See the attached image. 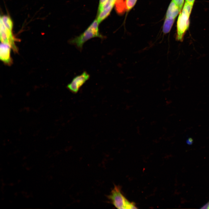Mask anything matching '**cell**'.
<instances>
[{
    "label": "cell",
    "mask_w": 209,
    "mask_h": 209,
    "mask_svg": "<svg viewBox=\"0 0 209 209\" xmlns=\"http://www.w3.org/2000/svg\"><path fill=\"white\" fill-rule=\"evenodd\" d=\"M193 5L186 2L179 14L177 22V40L182 42L184 36L189 26V17Z\"/></svg>",
    "instance_id": "6da1fadb"
},
{
    "label": "cell",
    "mask_w": 209,
    "mask_h": 209,
    "mask_svg": "<svg viewBox=\"0 0 209 209\" xmlns=\"http://www.w3.org/2000/svg\"><path fill=\"white\" fill-rule=\"evenodd\" d=\"M137 0H126L125 1L127 10L129 11L134 6Z\"/></svg>",
    "instance_id": "7c38bea8"
},
{
    "label": "cell",
    "mask_w": 209,
    "mask_h": 209,
    "mask_svg": "<svg viewBox=\"0 0 209 209\" xmlns=\"http://www.w3.org/2000/svg\"><path fill=\"white\" fill-rule=\"evenodd\" d=\"M99 24L97 20L95 19L83 33L71 40L70 43L81 49L84 44L89 40L96 37L102 38L103 37L99 32Z\"/></svg>",
    "instance_id": "7a4b0ae2"
},
{
    "label": "cell",
    "mask_w": 209,
    "mask_h": 209,
    "mask_svg": "<svg viewBox=\"0 0 209 209\" xmlns=\"http://www.w3.org/2000/svg\"><path fill=\"white\" fill-rule=\"evenodd\" d=\"M114 4L116 10L119 14H122L127 10L125 1L124 0H116Z\"/></svg>",
    "instance_id": "9c48e42d"
},
{
    "label": "cell",
    "mask_w": 209,
    "mask_h": 209,
    "mask_svg": "<svg viewBox=\"0 0 209 209\" xmlns=\"http://www.w3.org/2000/svg\"><path fill=\"white\" fill-rule=\"evenodd\" d=\"M209 202L206 203L205 205H204L203 206H202L201 208H200L201 209H208V207H209Z\"/></svg>",
    "instance_id": "ac0fdd59"
},
{
    "label": "cell",
    "mask_w": 209,
    "mask_h": 209,
    "mask_svg": "<svg viewBox=\"0 0 209 209\" xmlns=\"http://www.w3.org/2000/svg\"><path fill=\"white\" fill-rule=\"evenodd\" d=\"M89 78V75L86 71H84L75 77L68 84L67 87L73 93H76Z\"/></svg>",
    "instance_id": "5b68a950"
},
{
    "label": "cell",
    "mask_w": 209,
    "mask_h": 209,
    "mask_svg": "<svg viewBox=\"0 0 209 209\" xmlns=\"http://www.w3.org/2000/svg\"><path fill=\"white\" fill-rule=\"evenodd\" d=\"M195 0H185V2L193 5Z\"/></svg>",
    "instance_id": "e0dca14e"
},
{
    "label": "cell",
    "mask_w": 209,
    "mask_h": 209,
    "mask_svg": "<svg viewBox=\"0 0 209 209\" xmlns=\"http://www.w3.org/2000/svg\"><path fill=\"white\" fill-rule=\"evenodd\" d=\"M113 1H115L116 0H111Z\"/></svg>",
    "instance_id": "d6986e66"
},
{
    "label": "cell",
    "mask_w": 209,
    "mask_h": 209,
    "mask_svg": "<svg viewBox=\"0 0 209 209\" xmlns=\"http://www.w3.org/2000/svg\"><path fill=\"white\" fill-rule=\"evenodd\" d=\"M0 20L7 28L12 31L13 24L11 19L9 16L4 15L1 17Z\"/></svg>",
    "instance_id": "8fae6325"
},
{
    "label": "cell",
    "mask_w": 209,
    "mask_h": 209,
    "mask_svg": "<svg viewBox=\"0 0 209 209\" xmlns=\"http://www.w3.org/2000/svg\"><path fill=\"white\" fill-rule=\"evenodd\" d=\"M108 0H100L99 7H100L104 4Z\"/></svg>",
    "instance_id": "2e32d148"
},
{
    "label": "cell",
    "mask_w": 209,
    "mask_h": 209,
    "mask_svg": "<svg viewBox=\"0 0 209 209\" xmlns=\"http://www.w3.org/2000/svg\"><path fill=\"white\" fill-rule=\"evenodd\" d=\"M208 209H209V204Z\"/></svg>",
    "instance_id": "ffe728a7"
},
{
    "label": "cell",
    "mask_w": 209,
    "mask_h": 209,
    "mask_svg": "<svg viewBox=\"0 0 209 209\" xmlns=\"http://www.w3.org/2000/svg\"><path fill=\"white\" fill-rule=\"evenodd\" d=\"M10 48L11 47L9 45L1 42L0 45V60L7 65H10L12 62L10 55Z\"/></svg>",
    "instance_id": "8992f818"
},
{
    "label": "cell",
    "mask_w": 209,
    "mask_h": 209,
    "mask_svg": "<svg viewBox=\"0 0 209 209\" xmlns=\"http://www.w3.org/2000/svg\"><path fill=\"white\" fill-rule=\"evenodd\" d=\"M180 12L178 6L172 0L167 9L166 17L175 19Z\"/></svg>",
    "instance_id": "52a82bcc"
},
{
    "label": "cell",
    "mask_w": 209,
    "mask_h": 209,
    "mask_svg": "<svg viewBox=\"0 0 209 209\" xmlns=\"http://www.w3.org/2000/svg\"><path fill=\"white\" fill-rule=\"evenodd\" d=\"M186 143L188 145H191L193 143V139L191 138H189L186 140Z\"/></svg>",
    "instance_id": "9a60e30c"
},
{
    "label": "cell",
    "mask_w": 209,
    "mask_h": 209,
    "mask_svg": "<svg viewBox=\"0 0 209 209\" xmlns=\"http://www.w3.org/2000/svg\"><path fill=\"white\" fill-rule=\"evenodd\" d=\"M114 4H113L109 6L98 12L97 20L99 23H100L105 19L109 14Z\"/></svg>",
    "instance_id": "ba28073f"
},
{
    "label": "cell",
    "mask_w": 209,
    "mask_h": 209,
    "mask_svg": "<svg viewBox=\"0 0 209 209\" xmlns=\"http://www.w3.org/2000/svg\"><path fill=\"white\" fill-rule=\"evenodd\" d=\"M181 11L184 3V0H172Z\"/></svg>",
    "instance_id": "5bb4252c"
},
{
    "label": "cell",
    "mask_w": 209,
    "mask_h": 209,
    "mask_svg": "<svg viewBox=\"0 0 209 209\" xmlns=\"http://www.w3.org/2000/svg\"><path fill=\"white\" fill-rule=\"evenodd\" d=\"M107 198L111 203L118 209L137 208L134 203L129 201L122 194L118 186H114Z\"/></svg>",
    "instance_id": "3957f363"
},
{
    "label": "cell",
    "mask_w": 209,
    "mask_h": 209,
    "mask_svg": "<svg viewBox=\"0 0 209 209\" xmlns=\"http://www.w3.org/2000/svg\"><path fill=\"white\" fill-rule=\"evenodd\" d=\"M175 19L166 17L163 28V31L164 34L169 33Z\"/></svg>",
    "instance_id": "30bf717a"
},
{
    "label": "cell",
    "mask_w": 209,
    "mask_h": 209,
    "mask_svg": "<svg viewBox=\"0 0 209 209\" xmlns=\"http://www.w3.org/2000/svg\"><path fill=\"white\" fill-rule=\"evenodd\" d=\"M115 1L111 0H108V1L102 6L99 7L98 12H101L104 9H106L112 4H114Z\"/></svg>",
    "instance_id": "4fadbf2b"
},
{
    "label": "cell",
    "mask_w": 209,
    "mask_h": 209,
    "mask_svg": "<svg viewBox=\"0 0 209 209\" xmlns=\"http://www.w3.org/2000/svg\"><path fill=\"white\" fill-rule=\"evenodd\" d=\"M0 39L1 42L8 44L15 52H17V49L15 43V39L12 31L7 28L1 20Z\"/></svg>",
    "instance_id": "277c9868"
}]
</instances>
